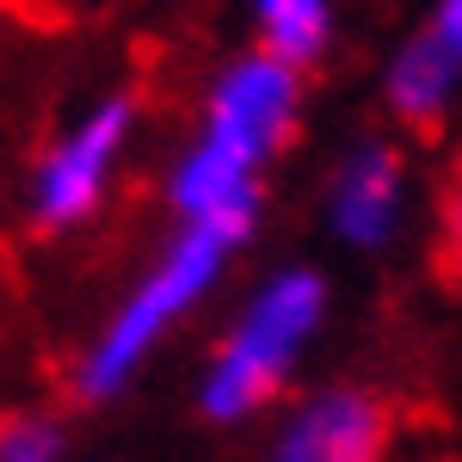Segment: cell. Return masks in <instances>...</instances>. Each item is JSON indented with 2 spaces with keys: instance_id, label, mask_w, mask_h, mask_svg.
<instances>
[{
  "instance_id": "8fae6325",
  "label": "cell",
  "mask_w": 462,
  "mask_h": 462,
  "mask_svg": "<svg viewBox=\"0 0 462 462\" xmlns=\"http://www.w3.org/2000/svg\"><path fill=\"white\" fill-rule=\"evenodd\" d=\"M431 37L462 62V0H438V25H431Z\"/></svg>"
},
{
  "instance_id": "30bf717a",
  "label": "cell",
  "mask_w": 462,
  "mask_h": 462,
  "mask_svg": "<svg viewBox=\"0 0 462 462\" xmlns=\"http://www.w3.org/2000/svg\"><path fill=\"white\" fill-rule=\"evenodd\" d=\"M444 247H450V265L462 272V173L450 185V198H444Z\"/></svg>"
},
{
  "instance_id": "7a4b0ae2",
  "label": "cell",
  "mask_w": 462,
  "mask_h": 462,
  "mask_svg": "<svg viewBox=\"0 0 462 462\" xmlns=\"http://www.w3.org/2000/svg\"><path fill=\"white\" fill-rule=\"evenodd\" d=\"M247 228H253V210L191 222L173 247H167V259H161L143 284L130 290V302L111 315L106 339L93 346L87 370H80V389H87V394H117V389H124V383H130V370L154 352V339H167L179 320H185V309L216 284L222 259L235 253V241H241Z\"/></svg>"
},
{
  "instance_id": "6da1fadb",
  "label": "cell",
  "mask_w": 462,
  "mask_h": 462,
  "mask_svg": "<svg viewBox=\"0 0 462 462\" xmlns=\"http://www.w3.org/2000/svg\"><path fill=\"white\" fill-rule=\"evenodd\" d=\"M296 117V69L272 56H247L216 80L210 124L173 173V204L191 222L253 210V179L290 136Z\"/></svg>"
},
{
  "instance_id": "3957f363",
  "label": "cell",
  "mask_w": 462,
  "mask_h": 462,
  "mask_svg": "<svg viewBox=\"0 0 462 462\" xmlns=\"http://www.w3.org/2000/svg\"><path fill=\"white\" fill-rule=\"evenodd\" d=\"M320 309H327V290H320L315 272H284V278H272L253 296V309L228 333L210 383H204L210 420H241V413L265 407L278 394L296 352L309 346V333L320 327Z\"/></svg>"
},
{
  "instance_id": "52a82bcc",
  "label": "cell",
  "mask_w": 462,
  "mask_h": 462,
  "mask_svg": "<svg viewBox=\"0 0 462 462\" xmlns=\"http://www.w3.org/2000/svg\"><path fill=\"white\" fill-rule=\"evenodd\" d=\"M462 80V62L438 43V37H413L401 56H394L389 69V106L407 117V124H438V111L450 106V93H457Z\"/></svg>"
},
{
  "instance_id": "8992f818",
  "label": "cell",
  "mask_w": 462,
  "mask_h": 462,
  "mask_svg": "<svg viewBox=\"0 0 462 462\" xmlns=\"http://www.w3.org/2000/svg\"><path fill=\"white\" fill-rule=\"evenodd\" d=\"M394 210H401V161L394 148L364 143L339 167V185H333V222L339 235L357 241V247H376L394 228Z\"/></svg>"
},
{
  "instance_id": "9c48e42d",
  "label": "cell",
  "mask_w": 462,
  "mask_h": 462,
  "mask_svg": "<svg viewBox=\"0 0 462 462\" xmlns=\"http://www.w3.org/2000/svg\"><path fill=\"white\" fill-rule=\"evenodd\" d=\"M62 457V431L50 420H6L0 426V462H56Z\"/></svg>"
},
{
  "instance_id": "277c9868",
  "label": "cell",
  "mask_w": 462,
  "mask_h": 462,
  "mask_svg": "<svg viewBox=\"0 0 462 462\" xmlns=\"http://www.w3.org/2000/svg\"><path fill=\"white\" fill-rule=\"evenodd\" d=\"M124 136H130V106L111 99V106H99L80 130H69L62 143L50 148V161L37 167V216H43L50 228H69L80 216H93L111 167H117V154H124Z\"/></svg>"
},
{
  "instance_id": "5b68a950",
  "label": "cell",
  "mask_w": 462,
  "mask_h": 462,
  "mask_svg": "<svg viewBox=\"0 0 462 462\" xmlns=\"http://www.w3.org/2000/svg\"><path fill=\"white\" fill-rule=\"evenodd\" d=\"M376 450H383V407L357 389H333L290 420L272 462H376Z\"/></svg>"
},
{
  "instance_id": "ba28073f",
  "label": "cell",
  "mask_w": 462,
  "mask_h": 462,
  "mask_svg": "<svg viewBox=\"0 0 462 462\" xmlns=\"http://www.w3.org/2000/svg\"><path fill=\"white\" fill-rule=\"evenodd\" d=\"M327 25H333V0H259V37L265 56L302 69L327 50Z\"/></svg>"
}]
</instances>
